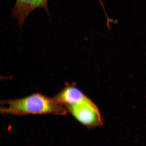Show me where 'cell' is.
Returning <instances> with one entry per match:
<instances>
[{
	"label": "cell",
	"mask_w": 146,
	"mask_h": 146,
	"mask_svg": "<svg viewBox=\"0 0 146 146\" xmlns=\"http://www.w3.org/2000/svg\"><path fill=\"white\" fill-rule=\"evenodd\" d=\"M67 109L78 122L87 127H97L103 124L99 109L89 98L82 103L69 106Z\"/></svg>",
	"instance_id": "2"
},
{
	"label": "cell",
	"mask_w": 146,
	"mask_h": 146,
	"mask_svg": "<svg viewBox=\"0 0 146 146\" xmlns=\"http://www.w3.org/2000/svg\"><path fill=\"white\" fill-rule=\"evenodd\" d=\"M54 98L67 108L69 106L82 103L88 97L76 87V84L67 83Z\"/></svg>",
	"instance_id": "4"
},
{
	"label": "cell",
	"mask_w": 146,
	"mask_h": 146,
	"mask_svg": "<svg viewBox=\"0 0 146 146\" xmlns=\"http://www.w3.org/2000/svg\"><path fill=\"white\" fill-rule=\"evenodd\" d=\"M48 0H16L11 12V15L17 20L20 29L25 19L31 12L37 8L44 9L49 17L50 13L48 7Z\"/></svg>",
	"instance_id": "3"
},
{
	"label": "cell",
	"mask_w": 146,
	"mask_h": 146,
	"mask_svg": "<svg viewBox=\"0 0 146 146\" xmlns=\"http://www.w3.org/2000/svg\"><path fill=\"white\" fill-rule=\"evenodd\" d=\"M2 104L1 111L3 114L65 115L68 112L66 108L54 98H49L40 93L19 99L4 100Z\"/></svg>",
	"instance_id": "1"
}]
</instances>
